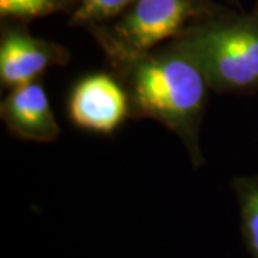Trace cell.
Masks as SVG:
<instances>
[{"instance_id":"5b68a950","label":"cell","mask_w":258,"mask_h":258,"mask_svg":"<svg viewBox=\"0 0 258 258\" xmlns=\"http://www.w3.org/2000/svg\"><path fill=\"white\" fill-rule=\"evenodd\" d=\"M68 49L55 42L30 35L25 28L6 25L0 35V83L13 89L33 82L47 69L69 62Z\"/></svg>"},{"instance_id":"7a4b0ae2","label":"cell","mask_w":258,"mask_h":258,"mask_svg":"<svg viewBox=\"0 0 258 258\" xmlns=\"http://www.w3.org/2000/svg\"><path fill=\"white\" fill-rule=\"evenodd\" d=\"M192 59L217 93L258 91V9L212 12L171 40Z\"/></svg>"},{"instance_id":"277c9868","label":"cell","mask_w":258,"mask_h":258,"mask_svg":"<svg viewBox=\"0 0 258 258\" xmlns=\"http://www.w3.org/2000/svg\"><path fill=\"white\" fill-rule=\"evenodd\" d=\"M68 113L75 126L109 135L131 116L128 93L115 74L86 75L69 95Z\"/></svg>"},{"instance_id":"ba28073f","label":"cell","mask_w":258,"mask_h":258,"mask_svg":"<svg viewBox=\"0 0 258 258\" xmlns=\"http://www.w3.org/2000/svg\"><path fill=\"white\" fill-rule=\"evenodd\" d=\"M137 0H79L72 13L71 25L74 26H101L118 19Z\"/></svg>"},{"instance_id":"52a82bcc","label":"cell","mask_w":258,"mask_h":258,"mask_svg":"<svg viewBox=\"0 0 258 258\" xmlns=\"http://www.w3.org/2000/svg\"><path fill=\"white\" fill-rule=\"evenodd\" d=\"M232 189L240 207L244 247L249 258H258V174L235 176Z\"/></svg>"},{"instance_id":"6da1fadb","label":"cell","mask_w":258,"mask_h":258,"mask_svg":"<svg viewBox=\"0 0 258 258\" xmlns=\"http://www.w3.org/2000/svg\"><path fill=\"white\" fill-rule=\"evenodd\" d=\"M108 60L128 93L131 116L164 125L184 144L192 166H203L200 134L210 86L198 64L172 42Z\"/></svg>"},{"instance_id":"8992f818","label":"cell","mask_w":258,"mask_h":258,"mask_svg":"<svg viewBox=\"0 0 258 258\" xmlns=\"http://www.w3.org/2000/svg\"><path fill=\"white\" fill-rule=\"evenodd\" d=\"M0 118L13 137L30 142H52L60 134L42 82L10 89L0 103Z\"/></svg>"},{"instance_id":"3957f363","label":"cell","mask_w":258,"mask_h":258,"mask_svg":"<svg viewBox=\"0 0 258 258\" xmlns=\"http://www.w3.org/2000/svg\"><path fill=\"white\" fill-rule=\"evenodd\" d=\"M212 12L208 0H137L112 26L91 29L108 57L137 55L174 40Z\"/></svg>"},{"instance_id":"9c48e42d","label":"cell","mask_w":258,"mask_h":258,"mask_svg":"<svg viewBox=\"0 0 258 258\" xmlns=\"http://www.w3.org/2000/svg\"><path fill=\"white\" fill-rule=\"evenodd\" d=\"M69 0H0V16L6 20L26 22L60 10Z\"/></svg>"}]
</instances>
